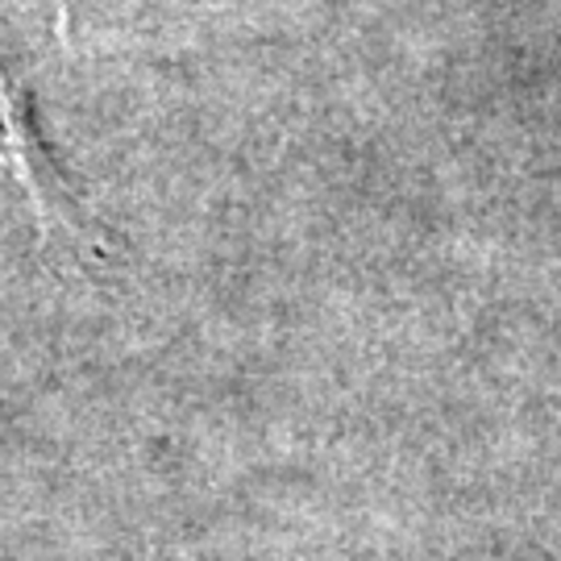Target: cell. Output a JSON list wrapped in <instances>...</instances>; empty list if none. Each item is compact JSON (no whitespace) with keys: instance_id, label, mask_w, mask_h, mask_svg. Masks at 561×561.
<instances>
[{"instance_id":"cell-1","label":"cell","mask_w":561,"mask_h":561,"mask_svg":"<svg viewBox=\"0 0 561 561\" xmlns=\"http://www.w3.org/2000/svg\"><path fill=\"white\" fill-rule=\"evenodd\" d=\"M0 171L21 187L42 229L55 221V167L46 159L38 129L30 121V101L9 71H0Z\"/></svg>"}]
</instances>
